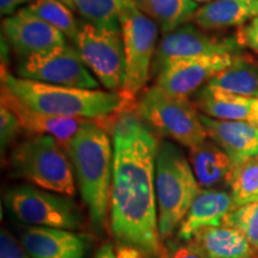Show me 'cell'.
Masks as SVG:
<instances>
[{"instance_id":"6da1fadb","label":"cell","mask_w":258,"mask_h":258,"mask_svg":"<svg viewBox=\"0 0 258 258\" xmlns=\"http://www.w3.org/2000/svg\"><path fill=\"white\" fill-rule=\"evenodd\" d=\"M157 135L134 112L112 125L110 227L117 243L132 245L145 258H163L156 196Z\"/></svg>"},{"instance_id":"7a4b0ae2","label":"cell","mask_w":258,"mask_h":258,"mask_svg":"<svg viewBox=\"0 0 258 258\" xmlns=\"http://www.w3.org/2000/svg\"><path fill=\"white\" fill-rule=\"evenodd\" d=\"M2 88L15 96L31 110L51 116L86 118L104 122L114 121V116L134 112L135 97L122 91L69 88L2 73Z\"/></svg>"},{"instance_id":"3957f363","label":"cell","mask_w":258,"mask_h":258,"mask_svg":"<svg viewBox=\"0 0 258 258\" xmlns=\"http://www.w3.org/2000/svg\"><path fill=\"white\" fill-rule=\"evenodd\" d=\"M77 176L80 195L98 233L108 226L110 209L114 147L98 121L83 125L66 148Z\"/></svg>"},{"instance_id":"277c9868","label":"cell","mask_w":258,"mask_h":258,"mask_svg":"<svg viewBox=\"0 0 258 258\" xmlns=\"http://www.w3.org/2000/svg\"><path fill=\"white\" fill-rule=\"evenodd\" d=\"M201 190L182 148L171 141H159L156 159V196L161 240H167L178 230Z\"/></svg>"},{"instance_id":"5b68a950","label":"cell","mask_w":258,"mask_h":258,"mask_svg":"<svg viewBox=\"0 0 258 258\" xmlns=\"http://www.w3.org/2000/svg\"><path fill=\"white\" fill-rule=\"evenodd\" d=\"M11 170L38 188L71 198L76 194L74 169L69 153L50 135H32L11 154Z\"/></svg>"},{"instance_id":"8992f818","label":"cell","mask_w":258,"mask_h":258,"mask_svg":"<svg viewBox=\"0 0 258 258\" xmlns=\"http://www.w3.org/2000/svg\"><path fill=\"white\" fill-rule=\"evenodd\" d=\"M135 111L154 134L189 150L208 139L195 104L157 85L145 90Z\"/></svg>"},{"instance_id":"52a82bcc","label":"cell","mask_w":258,"mask_h":258,"mask_svg":"<svg viewBox=\"0 0 258 258\" xmlns=\"http://www.w3.org/2000/svg\"><path fill=\"white\" fill-rule=\"evenodd\" d=\"M121 34L125 51V79L120 91L135 97L150 78L157 51L158 25L135 0H121Z\"/></svg>"},{"instance_id":"ba28073f","label":"cell","mask_w":258,"mask_h":258,"mask_svg":"<svg viewBox=\"0 0 258 258\" xmlns=\"http://www.w3.org/2000/svg\"><path fill=\"white\" fill-rule=\"evenodd\" d=\"M5 203L19 221L30 226L77 231L83 225L79 209L67 196L41 188L14 186L6 191Z\"/></svg>"},{"instance_id":"9c48e42d","label":"cell","mask_w":258,"mask_h":258,"mask_svg":"<svg viewBox=\"0 0 258 258\" xmlns=\"http://www.w3.org/2000/svg\"><path fill=\"white\" fill-rule=\"evenodd\" d=\"M77 47L97 80L108 91H120L125 79V51L121 31L85 23L80 27Z\"/></svg>"},{"instance_id":"30bf717a","label":"cell","mask_w":258,"mask_h":258,"mask_svg":"<svg viewBox=\"0 0 258 258\" xmlns=\"http://www.w3.org/2000/svg\"><path fill=\"white\" fill-rule=\"evenodd\" d=\"M17 73L21 78L51 85L97 90V80L78 49L60 46L25 56Z\"/></svg>"},{"instance_id":"8fae6325","label":"cell","mask_w":258,"mask_h":258,"mask_svg":"<svg viewBox=\"0 0 258 258\" xmlns=\"http://www.w3.org/2000/svg\"><path fill=\"white\" fill-rule=\"evenodd\" d=\"M239 47L237 38L219 40L209 36L201 29L184 24L165 34L160 41L153 60V72L158 74L164 67L177 60L212 54H235Z\"/></svg>"},{"instance_id":"7c38bea8","label":"cell","mask_w":258,"mask_h":258,"mask_svg":"<svg viewBox=\"0 0 258 258\" xmlns=\"http://www.w3.org/2000/svg\"><path fill=\"white\" fill-rule=\"evenodd\" d=\"M234 54H212L173 61L157 74V86L178 97L189 98L220 71L232 63Z\"/></svg>"},{"instance_id":"4fadbf2b","label":"cell","mask_w":258,"mask_h":258,"mask_svg":"<svg viewBox=\"0 0 258 258\" xmlns=\"http://www.w3.org/2000/svg\"><path fill=\"white\" fill-rule=\"evenodd\" d=\"M3 30L15 50L23 57L67 44L62 32L25 8L5 19Z\"/></svg>"},{"instance_id":"5bb4252c","label":"cell","mask_w":258,"mask_h":258,"mask_svg":"<svg viewBox=\"0 0 258 258\" xmlns=\"http://www.w3.org/2000/svg\"><path fill=\"white\" fill-rule=\"evenodd\" d=\"M21 243L32 258H85L89 247L86 235L43 226L24 228Z\"/></svg>"},{"instance_id":"9a60e30c","label":"cell","mask_w":258,"mask_h":258,"mask_svg":"<svg viewBox=\"0 0 258 258\" xmlns=\"http://www.w3.org/2000/svg\"><path fill=\"white\" fill-rule=\"evenodd\" d=\"M234 207L231 191L225 189H202L180 222L177 238L183 241L191 240L203 228L222 225Z\"/></svg>"},{"instance_id":"2e32d148","label":"cell","mask_w":258,"mask_h":258,"mask_svg":"<svg viewBox=\"0 0 258 258\" xmlns=\"http://www.w3.org/2000/svg\"><path fill=\"white\" fill-rule=\"evenodd\" d=\"M2 104L8 106L17 115L22 129L34 135H50L55 138L66 150L73 138L90 120L77 117L51 116L31 110L15 96L2 88Z\"/></svg>"},{"instance_id":"e0dca14e","label":"cell","mask_w":258,"mask_h":258,"mask_svg":"<svg viewBox=\"0 0 258 258\" xmlns=\"http://www.w3.org/2000/svg\"><path fill=\"white\" fill-rule=\"evenodd\" d=\"M208 138L230 156L233 164L258 156V129L247 121L217 120L200 114Z\"/></svg>"},{"instance_id":"ac0fdd59","label":"cell","mask_w":258,"mask_h":258,"mask_svg":"<svg viewBox=\"0 0 258 258\" xmlns=\"http://www.w3.org/2000/svg\"><path fill=\"white\" fill-rule=\"evenodd\" d=\"M188 159L201 189L230 188L234 164L222 148L206 140L190 148Z\"/></svg>"},{"instance_id":"d6986e66","label":"cell","mask_w":258,"mask_h":258,"mask_svg":"<svg viewBox=\"0 0 258 258\" xmlns=\"http://www.w3.org/2000/svg\"><path fill=\"white\" fill-rule=\"evenodd\" d=\"M191 240L208 258H256L258 254L241 232L225 224L203 228Z\"/></svg>"},{"instance_id":"ffe728a7","label":"cell","mask_w":258,"mask_h":258,"mask_svg":"<svg viewBox=\"0 0 258 258\" xmlns=\"http://www.w3.org/2000/svg\"><path fill=\"white\" fill-rule=\"evenodd\" d=\"M258 17V0H214L200 8L194 21L201 29L244 25Z\"/></svg>"},{"instance_id":"44dd1931","label":"cell","mask_w":258,"mask_h":258,"mask_svg":"<svg viewBox=\"0 0 258 258\" xmlns=\"http://www.w3.org/2000/svg\"><path fill=\"white\" fill-rule=\"evenodd\" d=\"M254 98L234 95L212 85L196 92V108L208 117L226 121H247Z\"/></svg>"},{"instance_id":"7402d4cb","label":"cell","mask_w":258,"mask_h":258,"mask_svg":"<svg viewBox=\"0 0 258 258\" xmlns=\"http://www.w3.org/2000/svg\"><path fill=\"white\" fill-rule=\"evenodd\" d=\"M208 85L238 96L258 98V61L249 55L234 54L230 66L220 71Z\"/></svg>"},{"instance_id":"603a6c76","label":"cell","mask_w":258,"mask_h":258,"mask_svg":"<svg viewBox=\"0 0 258 258\" xmlns=\"http://www.w3.org/2000/svg\"><path fill=\"white\" fill-rule=\"evenodd\" d=\"M145 15L156 22L164 34L176 30L194 18L198 3L194 0H135Z\"/></svg>"},{"instance_id":"cb8c5ba5","label":"cell","mask_w":258,"mask_h":258,"mask_svg":"<svg viewBox=\"0 0 258 258\" xmlns=\"http://www.w3.org/2000/svg\"><path fill=\"white\" fill-rule=\"evenodd\" d=\"M25 9L57 29L77 44L80 27L70 6L59 0H34Z\"/></svg>"},{"instance_id":"d4e9b609","label":"cell","mask_w":258,"mask_h":258,"mask_svg":"<svg viewBox=\"0 0 258 258\" xmlns=\"http://www.w3.org/2000/svg\"><path fill=\"white\" fill-rule=\"evenodd\" d=\"M73 6L90 24L121 31V0H73Z\"/></svg>"},{"instance_id":"484cf974","label":"cell","mask_w":258,"mask_h":258,"mask_svg":"<svg viewBox=\"0 0 258 258\" xmlns=\"http://www.w3.org/2000/svg\"><path fill=\"white\" fill-rule=\"evenodd\" d=\"M230 189L235 207L258 202V156L235 164Z\"/></svg>"},{"instance_id":"4316f807","label":"cell","mask_w":258,"mask_h":258,"mask_svg":"<svg viewBox=\"0 0 258 258\" xmlns=\"http://www.w3.org/2000/svg\"><path fill=\"white\" fill-rule=\"evenodd\" d=\"M225 225L237 228L258 251V202L234 207L226 217Z\"/></svg>"},{"instance_id":"83f0119b","label":"cell","mask_w":258,"mask_h":258,"mask_svg":"<svg viewBox=\"0 0 258 258\" xmlns=\"http://www.w3.org/2000/svg\"><path fill=\"white\" fill-rule=\"evenodd\" d=\"M21 129L22 125L19 123L17 115L8 106L2 104L0 106V143H2L3 150L9 144H11Z\"/></svg>"},{"instance_id":"f1b7e54d","label":"cell","mask_w":258,"mask_h":258,"mask_svg":"<svg viewBox=\"0 0 258 258\" xmlns=\"http://www.w3.org/2000/svg\"><path fill=\"white\" fill-rule=\"evenodd\" d=\"M164 258H208L195 240L172 243L165 249Z\"/></svg>"},{"instance_id":"f546056e","label":"cell","mask_w":258,"mask_h":258,"mask_svg":"<svg viewBox=\"0 0 258 258\" xmlns=\"http://www.w3.org/2000/svg\"><path fill=\"white\" fill-rule=\"evenodd\" d=\"M0 258H32L21 241H17L9 233L3 230L0 234Z\"/></svg>"},{"instance_id":"4dcf8cb0","label":"cell","mask_w":258,"mask_h":258,"mask_svg":"<svg viewBox=\"0 0 258 258\" xmlns=\"http://www.w3.org/2000/svg\"><path fill=\"white\" fill-rule=\"evenodd\" d=\"M237 41L240 46L250 48L258 54V17L241 25L238 30Z\"/></svg>"},{"instance_id":"1f68e13d","label":"cell","mask_w":258,"mask_h":258,"mask_svg":"<svg viewBox=\"0 0 258 258\" xmlns=\"http://www.w3.org/2000/svg\"><path fill=\"white\" fill-rule=\"evenodd\" d=\"M115 252L117 258H145L140 250L127 244L118 243L115 247Z\"/></svg>"},{"instance_id":"d6a6232c","label":"cell","mask_w":258,"mask_h":258,"mask_svg":"<svg viewBox=\"0 0 258 258\" xmlns=\"http://www.w3.org/2000/svg\"><path fill=\"white\" fill-rule=\"evenodd\" d=\"M27 2L28 0H0V12L3 16H12L17 12L18 6Z\"/></svg>"},{"instance_id":"836d02e7","label":"cell","mask_w":258,"mask_h":258,"mask_svg":"<svg viewBox=\"0 0 258 258\" xmlns=\"http://www.w3.org/2000/svg\"><path fill=\"white\" fill-rule=\"evenodd\" d=\"M93 258H117L115 252V247L110 243H106L99 247Z\"/></svg>"},{"instance_id":"e575fe53","label":"cell","mask_w":258,"mask_h":258,"mask_svg":"<svg viewBox=\"0 0 258 258\" xmlns=\"http://www.w3.org/2000/svg\"><path fill=\"white\" fill-rule=\"evenodd\" d=\"M247 122L252 124L254 128L258 129V98H254L252 108H251L249 120H247Z\"/></svg>"},{"instance_id":"d590c367","label":"cell","mask_w":258,"mask_h":258,"mask_svg":"<svg viewBox=\"0 0 258 258\" xmlns=\"http://www.w3.org/2000/svg\"><path fill=\"white\" fill-rule=\"evenodd\" d=\"M59 2L63 3V4H66L67 6H70L71 9H74V6H73V0H59Z\"/></svg>"},{"instance_id":"8d00e7d4","label":"cell","mask_w":258,"mask_h":258,"mask_svg":"<svg viewBox=\"0 0 258 258\" xmlns=\"http://www.w3.org/2000/svg\"><path fill=\"white\" fill-rule=\"evenodd\" d=\"M194 2H196V3L198 2H209V0H194Z\"/></svg>"},{"instance_id":"74e56055","label":"cell","mask_w":258,"mask_h":258,"mask_svg":"<svg viewBox=\"0 0 258 258\" xmlns=\"http://www.w3.org/2000/svg\"><path fill=\"white\" fill-rule=\"evenodd\" d=\"M257 257H258V254H257Z\"/></svg>"},{"instance_id":"f35d334b","label":"cell","mask_w":258,"mask_h":258,"mask_svg":"<svg viewBox=\"0 0 258 258\" xmlns=\"http://www.w3.org/2000/svg\"><path fill=\"white\" fill-rule=\"evenodd\" d=\"M256 258H258V257H256Z\"/></svg>"},{"instance_id":"ab89813d","label":"cell","mask_w":258,"mask_h":258,"mask_svg":"<svg viewBox=\"0 0 258 258\" xmlns=\"http://www.w3.org/2000/svg\"><path fill=\"white\" fill-rule=\"evenodd\" d=\"M163 258H164V257H163Z\"/></svg>"}]
</instances>
